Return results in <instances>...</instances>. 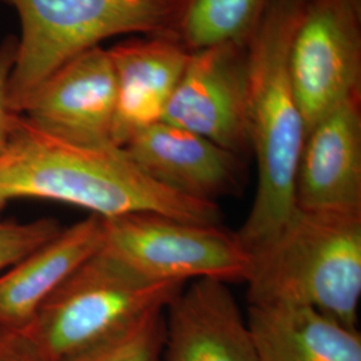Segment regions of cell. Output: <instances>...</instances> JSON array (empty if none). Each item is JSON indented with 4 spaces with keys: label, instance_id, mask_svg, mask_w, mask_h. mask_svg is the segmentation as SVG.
Listing matches in <instances>:
<instances>
[{
    "label": "cell",
    "instance_id": "cell-1",
    "mask_svg": "<svg viewBox=\"0 0 361 361\" xmlns=\"http://www.w3.org/2000/svg\"><path fill=\"white\" fill-rule=\"evenodd\" d=\"M23 198L83 207L101 219L158 213L195 224L221 222L219 204L169 190L149 178L122 147L67 142L18 114L0 152V214Z\"/></svg>",
    "mask_w": 361,
    "mask_h": 361
},
{
    "label": "cell",
    "instance_id": "cell-2",
    "mask_svg": "<svg viewBox=\"0 0 361 361\" xmlns=\"http://www.w3.org/2000/svg\"><path fill=\"white\" fill-rule=\"evenodd\" d=\"M305 0H271L247 49V138L257 186L238 241L252 255L296 212V180L307 137L289 70V49Z\"/></svg>",
    "mask_w": 361,
    "mask_h": 361
},
{
    "label": "cell",
    "instance_id": "cell-3",
    "mask_svg": "<svg viewBox=\"0 0 361 361\" xmlns=\"http://www.w3.org/2000/svg\"><path fill=\"white\" fill-rule=\"evenodd\" d=\"M250 256L249 305L308 307L357 329L361 214L296 209L274 238Z\"/></svg>",
    "mask_w": 361,
    "mask_h": 361
},
{
    "label": "cell",
    "instance_id": "cell-4",
    "mask_svg": "<svg viewBox=\"0 0 361 361\" xmlns=\"http://www.w3.org/2000/svg\"><path fill=\"white\" fill-rule=\"evenodd\" d=\"M19 13L22 37L8 78L20 114L34 91L79 54L122 34H176L180 0H3Z\"/></svg>",
    "mask_w": 361,
    "mask_h": 361
},
{
    "label": "cell",
    "instance_id": "cell-5",
    "mask_svg": "<svg viewBox=\"0 0 361 361\" xmlns=\"http://www.w3.org/2000/svg\"><path fill=\"white\" fill-rule=\"evenodd\" d=\"M180 283H152L101 247L73 271L22 329L47 361H67L166 308Z\"/></svg>",
    "mask_w": 361,
    "mask_h": 361
},
{
    "label": "cell",
    "instance_id": "cell-6",
    "mask_svg": "<svg viewBox=\"0 0 361 361\" xmlns=\"http://www.w3.org/2000/svg\"><path fill=\"white\" fill-rule=\"evenodd\" d=\"M102 247L152 283H245L252 267L235 233L158 213L104 219Z\"/></svg>",
    "mask_w": 361,
    "mask_h": 361
},
{
    "label": "cell",
    "instance_id": "cell-7",
    "mask_svg": "<svg viewBox=\"0 0 361 361\" xmlns=\"http://www.w3.org/2000/svg\"><path fill=\"white\" fill-rule=\"evenodd\" d=\"M289 70L307 133L361 94V0H305Z\"/></svg>",
    "mask_w": 361,
    "mask_h": 361
},
{
    "label": "cell",
    "instance_id": "cell-8",
    "mask_svg": "<svg viewBox=\"0 0 361 361\" xmlns=\"http://www.w3.org/2000/svg\"><path fill=\"white\" fill-rule=\"evenodd\" d=\"M162 121L241 158L250 152L245 44L221 43L192 52Z\"/></svg>",
    "mask_w": 361,
    "mask_h": 361
},
{
    "label": "cell",
    "instance_id": "cell-9",
    "mask_svg": "<svg viewBox=\"0 0 361 361\" xmlns=\"http://www.w3.org/2000/svg\"><path fill=\"white\" fill-rule=\"evenodd\" d=\"M116 77L101 46L61 66L27 99L20 116L67 142L102 147L113 143Z\"/></svg>",
    "mask_w": 361,
    "mask_h": 361
},
{
    "label": "cell",
    "instance_id": "cell-10",
    "mask_svg": "<svg viewBox=\"0 0 361 361\" xmlns=\"http://www.w3.org/2000/svg\"><path fill=\"white\" fill-rule=\"evenodd\" d=\"M122 149L149 178L192 200L217 204L243 185L241 157L164 121L135 133Z\"/></svg>",
    "mask_w": 361,
    "mask_h": 361
},
{
    "label": "cell",
    "instance_id": "cell-11",
    "mask_svg": "<svg viewBox=\"0 0 361 361\" xmlns=\"http://www.w3.org/2000/svg\"><path fill=\"white\" fill-rule=\"evenodd\" d=\"M296 207L361 214V94L307 133L297 170Z\"/></svg>",
    "mask_w": 361,
    "mask_h": 361
},
{
    "label": "cell",
    "instance_id": "cell-12",
    "mask_svg": "<svg viewBox=\"0 0 361 361\" xmlns=\"http://www.w3.org/2000/svg\"><path fill=\"white\" fill-rule=\"evenodd\" d=\"M165 361H257L247 323L226 283L195 280L165 310Z\"/></svg>",
    "mask_w": 361,
    "mask_h": 361
},
{
    "label": "cell",
    "instance_id": "cell-13",
    "mask_svg": "<svg viewBox=\"0 0 361 361\" xmlns=\"http://www.w3.org/2000/svg\"><path fill=\"white\" fill-rule=\"evenodd\" d=\"M116 107L113 143L123 147L130 138L162 121L192 51L174 34L145 35L113 46Z\"/></svg>",
    "mask_w": 361,
    "mask_h": 361
},
{
    "label": "cell",
    "instance_id": "cell-14",
    "mask_svg": "<svg viewBox=\"0 0 361 361\" xmlns=\"http://www.w3.org/2000/svg\"><path fill=\"white\" fill-rule=\"evenodd\" d=\"M104 245V219L91 214L62 228L0 274V326L25 329L40 305L66 279Z\"/></svg>",
    "mask_w": 361,
    "mask_h": 361
},
{
    "label": "cell",
    "instance_id": "cell-15",
    "mask_svg": "<svg viewBox=\"0 0 361 361\" xmlns=\"http://www.w3.org/2000/svg\"><path fill=\"white\" fill-rule=\"evenodd\" d=\"M247 328L257 361H361V336L319 310L249 305Z\"/></svg>",
    "mask_w": 361,
    "mask_h": 361
},
{
    "label": "cell",
    "instance_id": "cell-16",
    "mask_svg": "<svg viewBox=\"0 0 361 361\" xmlns=\"http://www.w3.org/2000/svg\"><path fill=\"white\" fill-rule=\"evenodd\" d=\"M271 0H180L176 34L190 51L247 44Z\"/></svg>",
    "mask_w": 361,
    "mask_h": 361
},
{
    "label": "cell",
    "instance_id": "cell-17",
    "mask_svg": "<svg viewBox=\"0 0 361 361\" xmlns=\"http://www.w3.org/2000/svg\"><path fill=\"white\" fill-rule=\"evenodd\" d=\"M165 310H150L123 332L67 361H164Z\"/></svg>",
    "mask_w": 361,
    "mask_h": 361
},
{
    "label": "cell",
    "instance_id": "cell-18",
    "mask_svg": "<svg viewBox=\"0 0 361 361\" xmlns=\"http://www.w3.org/2000/svg\"><path fill=\"white\" fill-rule=\"evenodd\" d=\"M62 231L58 221H0V274Z\"/></svg>",
    "mask_w": 361,
    "mask_h": 361
},
{
    "label": "cell",
    "instance_id": "cell-19",
    "mask_svg": "<svg viewBox=\"0 0 361 361\" xmlns=\"http://www.w3.org/2000/svg\"><path fill=\"white\" fill-rule=\"evenodd\" d=\"M18 40L8 37L0 46V152L8 141L15 114L8 104V78L16 58Z\"/></svg>",
    "mask_w": 361,
    "mask_h": 361
},
{
    "label": "cell",
    "instance_id": "cell-20",
    "mask_svg": "<svg viewBox=\"0 0 361 361\" xmlns=\"http://www.w3.org/2000/svg\"><path fill=\"white\" fill-rule=\"evenodd\" d=\"M0 361H47L20 329L0 326Z\"/></svg>",
    "mask_w": 361,
    "mask_h": 361
}]
</instances>
